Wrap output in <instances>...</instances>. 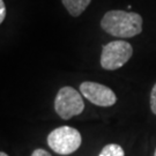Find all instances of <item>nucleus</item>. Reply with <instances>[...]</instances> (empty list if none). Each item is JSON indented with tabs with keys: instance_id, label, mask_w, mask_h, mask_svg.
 I'll return each mask as SVG.
<instances>
[{
	"instance_id": "12",
	"label": "nucleus",
	"mask_w": 156,
	"mask_h": 156,
	"mask_svg": "<svg viewBox=\"0 0 156 156\" xmlns=\"http://www.w3.org/2000/svg\"><path fill=\"white\" fill-rule=\"evenodd\" d=\"M154 156H156V148H155V151H154Z\"/></svg>"
},
{
	"instance_id": "7",
	"label": "nucleus",
	"mask_w": 156,
	"mask_h": 156,
	"mask_svg": "<svg viewBox=\"0 0 156 156\" xmlns=\"http://www.w3.org/2000/svg\"><path fill=\"white\" fill-rule=\"evenodd\" d=\"M98 156H125V151L118 144H109L102 148Z\"/></svg>"
},
{
	"instance_id": "10",
	"label": "nucleus",
	"mask_w": 156,
	"mask_h": 156,
	"mask_svg": "<svg viewBox=\"0 0 156 156\" xmlns=\"http://www.w3.org/2000/svg\"><path fill=\"white\" fill-rule=\"evenodd\" d=\"M6 17V6L4 0H0V24L4 22Z\"/></svg>"
},
{
	"instance_id": "3",
	"label": "nucleus",
	"mask_w": 156,
	"mask_h": 156,
	"mask_svg": "<svg viewBox=\"0 0 156 156\" xmlns=\"http://www.w3.org/2000/svg\"><path fill=\"white\" fill-rule=\"evenodd\" d=\"M133 56V46L126 41L118 39L105 44L100 58L101 67L106 71L119 69Z\"/></svg>"
},
{
	"instance_id": "2",
	"label": "nucleus",
	"mask_w": 156,
	"mask_h": 156,
	"mask_svg": "<svg viewBox=\"0 0 156 156\" xmlns=\"http://www.w3.org/2000/svg\"><path fill=\"white\" fill-rule=\"evenodd\" d=\"M48 146L51 151L59 155H69L78 151L82 144L81 133L71 126H60L51 131L48 139Z\"/></svg>"
},
{
	"instance_id": "9",
	"label": "nucleus",
	"mask_w": 156,
	"mask_h": 156,
	"mask_svg": "<svg viewBox=\"0 0 156 156\" xmlns=\"http://www.w3.org/2000/svg\"><path fill=\"white\" fill-rule=\"evenodd\" d=\"M30 156H52L48 151H45L43 148H37L31 153Z\"/></svg>"
},
{
	"instance_id": "6",
	"label": "nucleus",
	"mask_w": 156,
	"mask_h": 156,
	"mask_svg": "<svg viewBox=\"0 0 156 156\" xmlns=\"http://www.w3.org/2000/svg\"><path fill=\"white\" fill-rule=\"evenodd\" d=\"M62 2L71 16L78 17L87 9L91 0H62Z\"/></svg>"
},
{
	"instance_id": "4",
	"label": "nucleus",
	"mask_w": 156,
	"mask_h": 156,
	"mask_svg": "<svg viewBox=\"0 0 156 156\" xmlns=\"http://www.w3.org/2000/svg\"><path fill=\"white\" fill-rule=\"evenodd\" d=\"M55 110L64 120L81 115L84 110V102L81 93L69 86L60 88L55 98Z\"/></svg>"
},
{
	"instance_id": "5",
	"label": "nucleus",
	"mask_w": 156,
	"mask_h": 156,
	"mask_svg": "<svg viewBox=\"0 0 156 156\" xmlns=\"http://www.w3.org/2000/svg\"><path fill=\"white\" fill-rule=\"evenodd\" d=\"M80 93L94 105L109 108L117 103V96L115 91L102 83L84 81L80 84Z\"/></svg>"
},
{
	"instance_id": "8",
	"label": "nucleus",
	"mask_w": 156,
	"mask_h": 156,
	"mask_svg": "<svg viewBox=\"0 0 156 156\" xmlns=\"http://www.w3.org/2000/svg\"><path fill=\"white\" fill-rule=\"evenodd\" d=\"M149 104H151V112L156 115V83L153 86L151 91V101H149Z\"/></svg>"
},
{
	"instance_id": "1",
	"label": "nucleus",
	"mask_w": 156,
	"mask_h": 156,
	"mask_svg": "<svg viewBox=\"0 0 156 156\" xmlns=\"http://www.w3.org/2000/svg\"><path fill=\"white\" fill-rule=\"evenodd\" d=\"M142 16L134 12L109 11L101 20V28L117 38H132L142 33Z\"/></svg>"
},
{
	"instance_id": "11",
	"label": "nucleus",
	"mask_w": 156,
	"mask_h": 156,
	"mask_svg": "<svg viewBox=\"0 0 156 156\" xmlns=\"http://www.w3.org/2000/svg\"><path fill=\"white\" fill-rule=\"evenodd\" d=\"M0 156H9L8 154H6L5 151H0Z\"/></svg>"
}]
</instances>
